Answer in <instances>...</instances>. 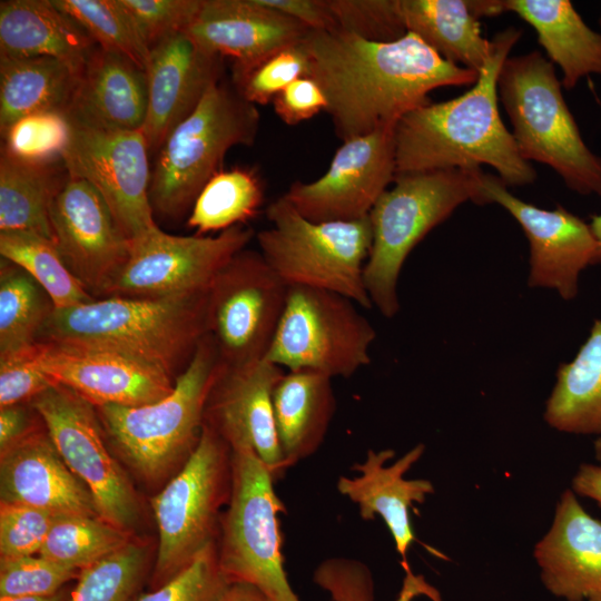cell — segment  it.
Wrapping results in <instances>:
<instances>
[{
    "label": "cell",
    "mask_w": 601,
    "mask_h": 601,
    "mask_svg": "<svg viewBox=\"0 0 601 601\" xmlns=\"http://www.w3.org/2000/svg\"><path fill=\"white\" fill-rule=\"evenodd\" d=\"M309 76L321 86L336 136L343 141L394 129L431 102L441 87L473 86L479 72L445 60L414 33L375 42L342 30L312 31L302 41Z\"/></svg>",
    "instance_id": "cell-1"
},
{
    "label": "cell",
    "mask_w": 601,
    "mask_h": 601,
    "mask_svg": "<svg viewBox=\"0 0 601 601\" xmlns=\"http://www.w3.org/2000/svg\"><path fill=\"white\" fill-rule=\"evenodd\" d=\"M522 30L497 32L476 82L463 95L407 112L394 129L396 175L491 166L506 186L534 183L499 111L497 78Z\"/></svg>",
    "instance_id": "cell-2"
},
{
    "label": "cell",
    "mask_w": 601,
    "mask_h": 601,
    "mask_svg": "<svg viewBox=\"0 0 601 601\" xmlns=\"http://www.w3.org/2000/svg\"><path fill=\"white\" fill-rule=\"evenodd\" d=\"M208 290L168 298L111 296L55 309L38 342L111 351L176 380L209 334Z\"/></svg>",
    "instance_id": "cell-3"
},
{
    "label": "cell",
    "mask_w": 601,
    "mask_h": 601,
    "mask_svg": "<svg viewBox=\"0 0 601 601\" xmlns=\"http://www.w3.org/2000/svg\"><path fill=\"white\" fill-rule=\"evenodd\" d=\"M480 169H444L398 174L368 214L372 246L364 282L378 312L393 318L400 311L397 284L413 248L460 205L486 204Z\"/></svg>",
    "instance_id": "cell-4"
},
{
    "label": "cell",
    "mask_w": 601,
    "mask_h": 601,
    "mask_svg": "<svg viewBox=\"0 0 601 601\" xmlns=\"http://www.w3.org/2000/svg\"><path fill=\"white\" fill-rule=\"evenodd\" d=\"M497 92L523 159L549 166L574 193L601 196V157L583 141L554 65L536 50L508 57Z\"/></svg>",
    "instance_id": "cell-5"
},
{
    "label": "cell",
    "mask_w": 601,
    "mask_h": 601,
    "mask_svg": "<svg viewBox=\"0 0 601 601\" xmlns=\"http://www.w3.org/2000/svg\"><path fill=\"white\" fill-rule=\"evenodd\" d=\"M218 361L215 341L207 334L166 397L141 406H95L108 441L145 481L157 482L183 467L197 447Z\"/></svg>",
    "instance_id": "cell-6"
},
{
    "label": "cell",
    "mask_w": 601,
    "mask_h": 601,
    "mask_svg": "<svg viewBox=\"0 0 601 601\" xmlns=\"http://www.w3.org/2000/svg\"><path fill=\"white\" fill-rule=\"evenodd\" d=\"M260 116L257 107L223 80L213 85L196 109L179 122L157 151L149 198L164 218L179 219L220 169L234 146H252Z\"/></svg>",
    "instance_id": "cell-7"
},
{
    "label": "cell",
    "mask_w": 601,
    "mask_h": 601,
    "mask_svg": "<svg viewBox=\"0 0 601 601\" xmlns=\"http://www.w3.org/2000/svg\"><path fill=\"white\" fill-rule=\"evenodd\" d=\"M272 226L256 234L259 253L288 286L341 294L372 308L364 267L372 246L370 218L313 221L284 197L266 208Z\"/></svg>",
    "instance_id": "cell-8"
},
{
    "label": "cell",
    "mask_w": 601,
    "mask_h": 601,
    "mask_svg": "<svg viewBox=\"0 0 601 601\" xmlns=\"http://www.w3.org/2000/svg\"><path fill=\"white\" fill-rule=\"evenodd\" d=\"M274 483L254 451H231V492L220 518L218 563L229 584L254 585L270 601H300L284 568L278 514L286 506Z\"/></svg>",
    "instance_id": "cell-9"
},
{
    "label": "cell",
    "mask_w": 601,
    "mask_h": 601,
    "mask_svg": "<svg viewBox=\"0 0 601 601\" xmlns=\"http://www.w3.org/2000/svg\"><path fill=\"white\" fill-rule=\"evenodd\" d=\"M231 492V450L203 425L199 443L184 466L151 500L159 533L151 590L184 570L217 542L220 509Z\"/></svg>",
    "instance_id": "cell-10"
},
{
    "label": "cell",
    "mask_w": 601,
    "mask_h": 601,
    "mask_svg": "<svg viewBox=\"0 0 601 601\" xmlns=\"http://www.w3.org/2000/svg\"><path fill=\"white\" fill-rule=\"evenodd\" d=\"M355 303L329 290L290 286L264 359L288 371L351 377L371 363L376 338Z\"/></svg>",
    "instance_id": "cell-11"
},
{
    "label": "cell",
    "mask_w": 601,
    "mask_h": 601,
    "mask_svg": "<svg viewBox=\"0 0 601 601\" xmlns=\"http://www.w3.org/2000/svg\"><path fill=\"white\" fill-rule=\"evenodd\" d=\"M30 404L71 472L90 491L99 516L129 533L140 519L137 493L109 452L96 407L55 384Z\"/></svg>",
    "instance_id": "cell-12"
},
{
    "label": "cell",
    "mask_w": 601,
    "mask_h": 601,
    "mask_svg": "<svg viewBox=\"0 0 601 601\" xmlns=\"http://www.w3.org/2000/svg\"><path fill=\"white\" fill-rule=\"evenodd\" d=\"M287 292L258 250H240L219 270L208 290V332L220 363L243 365L265 358Z\"/></svg>",
    "instance_id": "cell-13"
},
{
    "label": "cell",
    "mask_w": 601,
    "mask_h": 601,
    "mask_svg": "<svg viewBox=\"0 0 601 601\" xmlns=\"http://www.w3.org/2000/svg\"><path fill=\"white\" fill-rule=\"evenodd\" d=\"M254 235L244 225L217 236H178L156 226L130 240L129 258L104 297L168 298L207 290Z\"/></svg>",
    "instance_id": "cell-14"
},
{
    "label": "cell",
    "mask_w": 601,
    "mask_h": 601,
    "mask_svg": "<svg viewBox=\"0 0 601 601\" xmlns=\"http://www.w3.org/2000/svg\"><path fill=\"white\" fill-rule=\"evenodd\" d=\"M70 122V138L61 155L69 177L86 180L100 194L129 240L155 228L149 149L142 130Z\"/></svg>",
    "instance_id": "cell-15"
},
{
    "label": "cell",
    "mask_w": 601,
    "mask_h": 601,
    "mask_svg": "<svg viewBox=\"0 0 601 601\" xmlns=\"http://www.w3.org/2000/svg\"><path fill=\"white\" fill-rule=\"evenodd\" d=\"M394 129L343 141L323 176L311 183L295 181L283 196L313 221L367 217L396 176Z\"/></svg>",
    "instance_id": "cell-16"
},
{
    "label": "cell",
    "mask_w": 601,
    "mask_h": 601,
    "mask_svg": "<svg viewBox=\"0 0 601 601\" xmlns=\"http://www.w3.org/2000/svg\"><path fill=\"white\" fill-rule=\"evenodd\" d=\"M284 373L266 359L243 365L218 361L203 421L231 451H254L275 482L286 472L273 412V392Z\"/></svg>",
    "instance_id": "cell-17"
},
{
    "label": "cell",
    "mask_w": 601,
    "mask_h": 601,
    "mask_svg": "<svg viewBox=\"0 0 601 601\" xmlns=\"http://www.w3.org/2000/svg\"><path fill=\"white\" fill-rule=\"evenodd\" d=\"M481 183L486 204L495 203L510 213L529 240V286L574 299L581 273L594 265L597 239L590 224L561 205L543 209L518 198L497 176L484 173Z\"/></svg>",
    "instance_id": "cell-18"
},
{
    "label": "cell",
    "mask_w": 601,
    "mask_h": 601,
    "mask_svg": "<svg viewBox=\"0 0 601 601\" xmlns=\"http://www.w3.org/2000/svg\"><path fill=\"white\" fill-rule=\"evenodd\" d=\"M55 243L73 276L102 298L130 255V240L100 194L69 177L50 207Z\"/></svg>",
    "instance_id": "cell-19"
},
{
    "label": "cell",
    "mask_w": 601,
    "mask_h": 601,
    "mask_svg": "<svg viewBox=\"0 0 601 601\" xmlns=\"http://www.w3.org/2000/svg\"><path fill=\"white\" fill-rule=\"evenodd\" d=\"M38 361L55 383L93 406H141L169 395L175 381L164 371L111 351L38 342Z\"/></svg>",
    "instance_id": "cell-20"
},
{
    "label": "cell",
    "mask_w": 601,
    "mask_h": 601,
    "mask_svg": "<svg viewBox=\"0 0 601 601\" xmlns=\"http://www.w3.org/2000/svg\"><path fill=\"white\" fill-rule=\"evenodd\" d=\"M224 58L207 51L186 31L150 49L145 67L147 114L141 128L149 151H158L170 131L221 80Z\"/></svg>",
    "instance_id": "cell-21"
},
{
    "label": "cell",
    "mask_w": 601,
    "mask_h": 601,
    "mask_svg": "<svg viewBox=\"0 0 601 601\" xmlns=\"http://www.w3.org/2000/svg\"><path fill=\"white\" fill-rule=\"evenodd\" d=\"M0 496L57 516L100 518L90 491L65 463L43 422L0 452Z\"/></svg>",
    "instance_id": "cell-22"
},
{
    "label": "cell",
    "mask_w": 601,
    "mask_h": 601,
    "mask_svg": "<svg viewBox=\"0 0 601 601\" xmlns=\"http://www.w3.org/2000/svg\"><path fill=\"white\" fill-rule=\"evenodd\" d=\"M544 587L566 601H601V522L572 489L562 492L552 524L534 545Z\"/></svg>",
    "instance_id": "cell-23"
},
{
    "label": "cell",
    "mask_w": 601,
    "mask_h": 601,
    "mask_svg": "<svg viewBox=\"0 0 601 601\" xmlns=\"http://www.w3.org/2000/svg\"><path fill=\"white\" fill-rule=\"evenodd\" d=\"M309 29L258 0H203L186 32L204 49L250 65L303 41Z\"/></svg>",
    "instance_id": "cell-24"
},
{
    "label": "cell",
    "mask_w": 601,
    "mask_h": 601,
    "mask_svg": "<svg viewBox=\"0 0 601 601\" xmlns=\"http://www.w3.org/2000/svg\"><path fill=\"white\" fill-rule=\"evenodd\" d=\"M424 451L425 445L420 443L386 466L385 463L395 455L393 450H368L364 462L353 465L359 475H344L337 481L338 492L357 504L363 520H373L375 515L383 519L408 574L407 552L415 540L410 509L413 503H424L435 489L428 480H407L404 474L422 457Z\"/></svg>",
    "instance_id": "cell-25"
},
{
    "label": "cell",
    "mask_w": 601,
    "mask_h": 601,
    "mask_svg": "<svg viewBox=\"0 0 601 601\" xmlns=\"http://www.w3.org/2000/svg\"><path fill=\"white\" fill-rule=\"evenodd\" d=\"M145 70L129 57L96 47L66 112L70 121L111 130H139L147 114Z\"/></svg>",
    "instance_id": "cell-26"
},
{
    "label": "cell",
    "mask_w": 601,
    "mask_h": 601,
    "mask_svg": "<svg viewBox=\"0 0 601 601\" xmlns=\"http://www.w3.org/2000/svg\"><path fill=\"white\" fill-rule=\"evenodd\" d=\"M97 45L51 0L0 2V58L49 57L82 71Z\"/></svg>",
    "instance_id": "cell-27"
},
{
    "label": "cell",
    "mask_w": 601,
    "mask_h": 601,
    "mask_svg": "<svg viewBox=\"0 0 601 601\" xmlns=\"http://www.w3.org/2000/svg\"><path fill=\"white\" fill-rule=\"evenodd\" d=\"M332 380L317 372L288 371L276 384L273 412L286 471L323 444L336 411Z\"/></svg>",
    "instance_id": "cell-28"
},
{
    "label": "cell",
    "mask_w": 601,
    "mask_h": 601,
    "mask_svg": "<svg viewBox=\"0 0 601 601\" xmlns=\"http://www.w3.org/2000/svg\"><path fill=\"white\" fill-rule=\"evenodd\" d=\"M538 35L549 60L562 71V86L574 88L590 75L601 76V33L591 29L568 0H502Z\"/></svg>",
    "instance_id": "cell-29"
},
{
    "label": "cell",
    "mask_w": 601,
    "mask_h": 601,
    "mask_svg": "<svg viewBox=\"0 0 601 601\" xmlns=\"http://www.w3.org/2000/svg\"><path fill=\"white\" fill-rule=\"evenodd\" d=\"M80 73L56 58H0L1 136L22 117L47 111L66 114Z\"/></svg>",
    "instance_id": "cell-30"
},
{
    "label": "cell",
    "mask_w": 601,
    "mask_h": 601,
    "mask_svg": "<svg viewBox=\"0 0 601 601\" xmlns=\"http://www.w3.org/2000/svg\"><path fill=\"white\" fill-rule=\"evenodd\" d=\"M398 2L407 32L417 36L445 60L480 72L493 51V40L482 35L469 0Z\"/></svg>",
    "instance_id": "cell-31"
},
{
    "label": "cell",
    "mask_w": 601,
    "mask_h": 601,
    "mask_svg": "<svg viewBox=\"0 0 601 601\" xmlns=\"http://www.w3.org/2000/svg\"><path fill=\"white\" fill-rule=\"evenodd\" d=\"M68 179L61 159L26 160L1 149L0 231H32L55 242L50 207Z\"/></svg>",
    "instance_id": "cell-32"
},
{
    "label": "cell",
    "mask_w": 601,
    "mask_h": 601,
    "mask_svg": "<svg viewBox=\"0 0 601 601\" xmlns=\"http://www.w3.org/2000/svg\"><path fill=\"white\" fill-rule=\"evenodd\" d=\"M543 417L563 433L601 435V318L575 356L559 365Z\"/></svg>",
    "instance_id": "cell-33"
},
{
    "label": "cell",
    "mask_w": 601,
    "mask_h": 601,
    "mask_svg": "<svg viewBox=\"0 0 601 601\" xmlns=\"http://www.w3.org/2000/svg\"><path fill=\"white\" fill-rule=\"evenodd\" d=\"M0 255L36 280L52 300L55 309L96 299L70 272L50 238L32 231H0Z\"/></svg>",
    "instance_id": "cell-34"
},
{
    "label": "cell",
    "mask_w": 601,
    "mask_h": 601,
    "mask_svg": "<svg viewBox=\"0 0 601 601\" xmlns=\"http://www.w3.org/2000/svg\"><path fill=\"white\" fill-rule=\"evenodd\" d=\"M263 199V185L254 170H219L197 196L187 225L197 235L245 225L257 214Z\"/></svg>",
    "instance_id": "cell-35"
},
{
    "label": "cell",
    "mask_w": 601,
    "mask_h": 601,
    "mask_svg": "<svg viewBox=\"0 0 601 601\" xmlns=\"http://www.w3.org/2000/svg\"><path fill=\"white\" fill-rule=\"evenodd\" d=\"M55 311L42 287L22 268L0 260V353L28 347Z\"/></svg>",
    "instance_id": "cell-36"
},
{
    "label": "cell",
    "mask_w": 601,
    "mask_h": 601,
    "mask_svg": "<svg viewBox=\"0 0 601 601\" xmlns=\"http://www.w3.org/2000/svg\"><path fill=\"white\" fill-rule=\"evenodd\" d=\"M129 542V533L101 518L57 516L38 554L80 571Z\"/></svg>",
    "instance_id": "cell-37"
},
{
    "label": "cell",
    "mask_w": 601,
    "mask_h": 601,
    "mask_svg": "<svg viewBox=\"0 0 601 601\" xmlns=\"http://www.w3.org/2000/svg\"><path fill=\"white\" fill-rule=\"evenodd\" d=\"M77 22L93 42L129 57L144 70L150 49L140 38L120 0H51Z\"/></svg>",
    "instance_id": "cell-38"
},
{
    "label": "cell",
    "mask_w": 601,
    "mask_h": 601,
    "mask_svg": "<svg viewBox=\"0 0 601 601\" xmlns=\"http://www.w3.org/2000/svg\"><path fill=\"white\" fill-rule=\"evenodd\" d=\"M148 551L129 542L79 571L70 601H132L147 574Z\"/></svg>",
    "instance_id": "cell-39"
},
{
    "label": "cell",
    "mask_w": 601,
    "mask_h": 601,
    "mask_svg": "<svg viewBox=\"0 0 601 601\" xmlns=\"http://www.w3.org/2000/svg\"><path fill=\"white\" fill-rule=\"evenodd\" d=\"M309 76V59L302 42L278 49L243 67H233L231 82L248 102L267 105L293 81Z\"/></svg>",
    "instance_id": "cell-40"
},
{
    "label": "cell",
    "mask_w": 601,
    "mask_h": 601,
    "mask_svg": "<svg viewBox=\"0 0 601 601\" xmlns=\"http://www.w3.org/2000/svg\"><path fill=\"white\" fill-rule=\"evenodd\" d=\"M71 131L66 114L47 111L17 120L2 136L1 149L10 155L35 161L61 159Z\"/></svg>",
    "instance_id": "cell-41"
},
{
    "label": "cell",
    "mask_w": 601,
    "mask_h": 601,
    "mask_svg": "<svg viewBox=\"0 0 601 601\" xmlns=\"http://www.w3.org/2000/svg\"><path fill=\"white\" fill-rule=\"evenodd\" d=\"M337 30L375 42L407 33L398 0H328Z\"/></svg>",
    "instance_id": "cell-42"
},
{
    "label": "cell",
    "mask_w": 601,
    "mask_h": 601,
    "mask_svg": "<svg viewBox=\"0 0 601 601\" xmlns=\"http://www.w3.org/2000/svg\"><path fill=\"white\" fill-rule=\"evenodd\" d=\"M228 585L213 542L173 579L132 601H218Z\"/></svg>",
    "instance_id": "cell-43"
},
{
    "label": "cell",
    "mask_w": 601,
    "mask_h": 601,
    "mask_svg": "<svg viewBox=\"0 0 601 601\" xmlns=\"http://www.w3.org/2000/svg\"><path fill=\"white\" fill-rule=\"evenodd\" d=\"M78 575V570L40 555L0 559V597L50 595Z\"/></svg>",
    "instance_id": "cell-44"
},
{
    "label": "cell",
    "mask_w": 601,
    "mask_h": 601,
    "mask_svg": "<svg viewBox=\"0 0 601 601\" xmlns=\"http://www.w3.org/2000/svg\"><path fill=\"white\" fill-rule=\"evenodd\" d=\"M146 46L186 31L198 14L203 0H120Z\"/></svg>",
    "instance_id": "cell-45"
},
{
    "label": "cell",
    "mask_w": 601,
    "mask_h": 601,
    "mask_svg": "<svg viewBox=\"0 0 601 601\" xmlns=\"http://www.w3.org/2000/svg\"><path fill=\"white\" fill-rule=\"evenodd\" d=\"M57 515L31 506L0 503V559L39 553Z\"/></svg>",
    "instance_id": "cell-46"
},
{
    "label": "cell",
    "mask_w": 601,
    "mask_h": 601,
    "mask_svg": "<svg viewBox=\"0 0 601 601\" xmlns=\"http://www.w3.org/2000/svg\"><path fill=\"white\" fill-rule=\"evenodd\" d=\"M55 383L38 361V342L0 353V407L30 403Z\"/></svg>",
    "instance_id": "cell-47"
},
{
    "label": "cell",
    "mask_w": 601,
    "mask_h": 601,
    "mask_svg": "<svg viewBox=\"0 0 601 601\" xmlns=\"http://www.w3.org/2000/svg\"><path fill=\"white\" fill-rule=\"evenodd\" d=\"M313 581L327 591L333 601H375L372 571L356 559L323 560L314 571Z\"/></svg>",
    "instance_id": "cell-48"
},
{
    "label": "cell",
    "mask_w": 601,
    "mask_h": 601,
    "mask_svg": "<svg viewBox=\"0 0 601 601\" xmlns=\"http://www.w3.org/2000/svg\"><path fill=\"white\" fill-rule=\"evenodd\" d=\"M272 104L279 119L293 126L326 110L327 101L316 80L302 77L278 92Z\"/></svg>",
    "instance_id": "cell-49"
},
{
    "label": "cell",
    "mask_w": 601,
    "mask_h": 601,
    "mask_svg": "<svg viewBox=\"0 0 601 601\" xmlns=\"http://www.w3.org/2000/svg\"><path fill=\"white\" fill-rule=\"evenodd\" d=\"M298 21L312 31L337 30L328 0H258Z\"/></svg>",
    "instance_id": "cell-50"
},
{
    "label": "cell",
    "mask_w": 601,
    "mask_h": 601,
    "mask_svg": "<svg viewBox=\"0 0 601 601\" xmlns=\"http://www.w3.org/2000/svg\"><path fill=\"white\" fill-rule=\"evenodd\" d=\"M36 410L30 403L0 407V452L13 445L39 427L32 414Z\"/></svg>",
    "instance_id": "cell-51"
},
{
    "label": "cell",
    "mask_w": 601,
    "mask_h": 601,
    "mask_svg": "<svg viewBox=\"0 0 601 601\" xmlns=\"http://www.w3.org/2000/svg\"><path fill=\"white\" fill-rule=\"evenodd\" d=\"M571 489L577 495L594 501L601 509V465L581 464L572 479Z\"/></svg>",
    "instance_id": "cell-52"
},
{
    "label": "cell",
    "mask_w": 601,
    "mask_h": 601,
    "mask_svg": "<svg viewBox=\"0 0 601 601\" xmlns=\"http://www.w3.org/2000/svg\"><path fill=\"white\" fill-rule=\"evenodd\" d=\"M218 601H270L259 589L246 583L229 584Z\"/></svg>",
    "instance_id": "cell-53"
},
{
    "label": "cell",
    "mask_w": 601,
    "mask_h": 601,
    "mask_svg": "<svg viewBox=\"0 0 601 601\" xmlns=\"http://www.w3.org/2000/svg\"><path fill=\"white\" fill-rule=\"evenodd\" d=\"M70 595H71V590H68L67 587H65L60 591L50 595H33V597H17V598L0 597V601H70Z\"/></svg>",
    "instance_id": "cell-54"
},
{
    "label": "cell",
    "mask_w": 601,
    "mask_h": 601,
    "mask_svg": "<svg viewBox=\"0 0 601 601\" xmlns=\"http://www.w3.org/2000/svg\"><path fill=\"white\" fill-rule=\"evenodd\" d=\"M590 226L597 239L594 265H601V214L592 216Z\"/></svg>",
    "instance_id": "cell-55"
},
{
    "label": "cell",
    "mask_w": 601,
    "mask_h": 601,
    "mask_svg": "<svg viewBox=\"0 0 601 601\" xmlns=\"http://www.w3.org/2000/svg\"><path fill=\"white\" fill-rule=\"evenodd\" d=\"M594 457L598 464L601 465V435L597 436V440L594 441Z\"/></svg>",
    "instance_id": "cell-56"
},
{
    "label": "cell",
    "mask_w": 601,
    "mask_h": 601,
    "mask_svg": "<svg viewBox=\"0 0 601 601\" xmlns=\"http://www.w3.org/2000/svg\"><path fill=\"white\" fill-rule=\"evenodd\" d=\"M600 24H601V18H600Z\"/></svg>",
    "instance_id": "cell-57"
}]
</instances>
